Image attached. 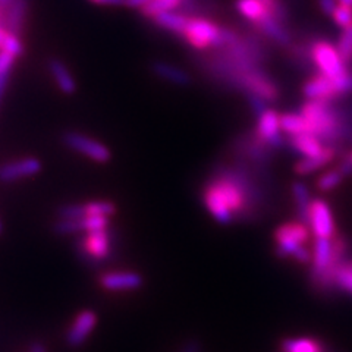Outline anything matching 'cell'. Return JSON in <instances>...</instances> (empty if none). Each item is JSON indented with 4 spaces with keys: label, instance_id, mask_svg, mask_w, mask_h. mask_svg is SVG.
<instances>
[{
    "label": "cell",
    "instance_id": "484cf974",
    "mask_svg": "<svg viewBox=\"0 0 352 352\" xmlns=\"http://www.w3.org/2000/svg\"><path fill=\"white\" fill-rule=\"evenodd\" d=\"M333 285L348 294H352V261H344L333 272Z\"/></svg>",
    "mask_w": 352,
    "mask_h": 352
},
{
    "label": "cell",
    "instance_id": "c3c4849f",
    "mask_svg": "<svg viewBox=\"0 0 352 352\" xmlns=\"http://www.w3.org/2000/svg\"><path fill=\"white\" fill-rule=\"evenodd\" d=\"M0 234H2V223H0Z\"/></svg>",
    "mask_w": 352,
    "mask_h": 352
},
{
    "label": "cell",
    "instance_id": "ac0fdd59",
    "mask_svg": "<svg viewBox=\"0 0 352 352\" xmlns=\"http://www.w3.org/2000/svg\"><path fill=\"white\" fill-rule=\"evenodd\" d=\"M151 69L154 75H157L159 78L169 81L170 84L179 85V87H186L191 82V76L186 74L184 69L178 68V66L166 63V62H154Z\"/></svg>",
    "mask_w": 352,
    "mask_h": 352
},
{
    "label": "cell",
    "instance_id": "7dc6e473",
    "mask_svg": "<svg viewBox=\"0 0 352 352\" xmlns=\"http://www.w3.org/2000/svg\"><path fill=\"white\" fill-rule=\"evenodd\" d=\"M91 2H93V3H97V5H98V2H100V0H91Z\"/></svg>",
    "mask_w": 352,
    "mask_h": 352
},
{
    "label": "cell",
    "instance_id": "603a6c76",
    "mask_svg": "<svg viewBox=\"0 0 352 352\" xmlns=\"http://www.w3.org/2000/svg\"><path fill=\"white\" fill-rule=\"evenodd\" d=\"M280 129L286 135H301L308 134V126L304 116L298 113H283L280 115Z\"/></svg>",
    "mask_w": 352,
    "mask_h": 352
},
{
    "label": "cell",
    "instance_id": "e0dca14e",
    "mask_svg": "<svg viewBox=\"0 0 352 352\" xmlns=\"http://www.w3.org/2000/svg\"><path fill=\"white\" fill-rule=\"evenodd\" d=\"M288 144L294 153L301 154L302 157H311L324 150V144L311 134H301L289 137Z\"/></svg>",
    "mask_w": 352,
    "mask_h": 352
},
{
    "label": "cell",
    "instance_id": "60d3db41",
    "mask_svg": "<svg viewBox=\"0 0 352 352\" xmlns=\"http://www.w3.org/2000/svg\"><path fill=\"white\" fill-rule=\"evenodd\" d=\"M30 352H46V346L41 342H34L30 346Z\"/></svg>",
    "mask_w": 352,
    "mask_h": 352
},
{
    "label": "cell",
    "instance_id": "1f68e13d",
    "mask_svg": "<svg viewBox=\"0 0 352 352\" xmlns=\"http://www.w3.org/2000/svg\"><path fill=\"white\" fill-rule=\"evenodd\" d=\"M332 18L336 22V25H339L340 28L348 27L349 24H352V8L338 3L335 12L332 14Z\"/></svg>",
    "mask_w": 352,
    "mask_h": 352
},
{
    "label": "cell",
    "instance_id": "4dcf8cb0",
    "mask_svg": "<svg viewBox=\"0 0 352 352\" xmlns=\"http://www.w3.org/2000/svg\"><path fill=\"white\" fill-rule=\"evenodd\" d=\"M344 178H345V176L342 173H340L338 169H333V170H330V172L322 175L320 178H318L317 188L320 190L322 192H329V191L335 190L336 186L344 181Z\"/></svg>",
    "mask_w": 352,
    "mask_h": 352
},
{
    "label": "cell",
    "instance_id": "ee69618b",
    "mask_svg": "<svg viewBox=\"0 0 352 352\" xmlns=\"http://www.w3.org/2000/svg\"><path fill=\"white\" fill-rule=\"evenodd\" d=\"M0 27H5V22H3V6H0Z\"/></svg>",
    "mask_w": 352,
    "mask_h": 352
},
{
    "label": "cell",
    "instance_id": "b9f144b4",
    "mask_svg": "<svg viewBox=\"0 0 352 352\" xmlns=\"http://www.w3.org/2000/svg\"><path fill=\"white\" fill-rule=\"evenodd\" d=\"M8 32H9V31H8L5 27H0V50H2V47H3V43H5V40H6Z\"/></svg>",
    "mask_w": 352,
    "mask_h": 352
},
{
    "label": "cell",
    "instance_id": "6da1fadb",
    "mask_svg": "<svg viewBox=\"0 0 352 352\" xmlns=\"http://www.w3.org/2000/svg\"><path fill=\"white\" fill-rule=\"evenodd\" d=\"M300 113L304 116L308 134L320 140L324 146L335 147L336 142L345 140L344 110L327 100H308Z\"/></svg>",
    "mask_w": 352,
    "mask_h": 352
},
{
    "label": "cell",
    "instance_id": "bcb514c9",
    "mask_svg": "<svg viewBox=\"0 0 352 352\" xmlns=\"http://www.w3.org/2000/svg\"><path fill=\"white\" fill-rule=\"evenodd\" d=\"M346 157H348V160L352 163V150H351V151L346 154Z\"/></svg>",
    "mask_w": 352,
    "mask_h": 352
},
{
    "label": "cell",
    "instance_id": "5bb4252c",
    "mask_svg": "<svg viewBox=\"0 0 352 352\" xmlns=\"http://www.w3.org/2000/svg\"><path fill=\"white\" fill-rule=\"evenodd\" d=\"M100 285L107 291H132L142 285V278L134 272H109L100 276Z\"/></svg>",
    "mask_w": 352,
    "mask_h": 352
},
{
    "label": "cell",
    "instance_id": "7402d4cb",
    "mask_svg": "<svg viewBox=\"0 0 352 352\" xmlns=\"http://www.w3.org/2000/svg\"><path fill=\"white\" fill-rule=\"evenodd\" d=\"M292 194L296 203V210H298V216L301 222L308 225V216H310V207H311V195L308 191L307 185L302 182H294L292 184Z\"/></svg>",
    "mask_w": 352,
    "mask_h": 352
},
{
    "label": "cell",
    "instance_id": "83f0119b",
    "mask_svg": "<svg viewBox=\"0 0 352 352\" xmlns=\"http://www.w3.org/2000/svg\"><path fill=\"white\" fill-rule=\"evenodd\" d=\"M78 225L81 232H100V230L109 229V217L103 216H84L78 219Z\"/></svg>",
    "mask_w": 352,
    "mask_h": 352
},
{
    "label": "cell",
    "instance_id": "8fae6325",
    "mask_svg": "<svg viewBox=\"0 0 352 352\" xmlns=\"http://www.w3.org/2000/svg\"><path fill=\"white\" fill-rule=\"evenodd\" d=\"M41 170V162L34 157L21 159L0 166V182H15Z\"/></svg>",
    "mask_w": 352,
    "mask_h": 352
},
{
    "label": "cell",
    "instance_id": "3957f363",
    "mask_svg": "<svg viewBox=\"0 0 352 352\" xmlns=\"http://www.w3.org/2000/svg\"><path fill=\"white\" fill-rule=\"evenodd\" d=\"M220 30L222 28L208 19L190 18L182 37L195 49L214 47L220 37Z\"/></svg>",
    "mask_w": 352,
    "mask_h": 352
},
{
    "label": "cell",
    "instance_id": "f546056e",
    "mask_svg": "<svg viewBox=\"0 0 352 352\" xmlns=\"http://www.w3.org/2000/svg\"><path fill=\"white\" fill-rule=\"evenodd\" d=\"M258 2H261L264 8L267 9V12L272 14L279 22H282L283 25L288 24L289 10L282 3V0H258Z\"/></svg>",
    "mask_w": 352,
    "mask_h": 352
},
{
    "label": "cell",
    "instance_id": "277c9868",
    "mask_svg": "<svg viewBox=\"0 0 352 352\" xmlns=\"http://www.w3.org/2000/svg\"><path fill=\"white\" fill-rule=\"evenodd\" d=\"M310 236V229L305 223H285L274 232L276 238V254L279 257L294 256V252L304 247Z\"/></svg>",
    "mask_w": 352,
    "mask_h": 352
},
{
    "label": "cell",
    "instance_id": "4fadbf2b",
    "mask_svg": "<svg viewBox=\"0 0 352 352\" xmlns=\"http://www.w3.org/2000/svg\"><path fill=\"white\" fill-rule=\"evenodd\" d=\"M97 322V316L93 311H82L74 320L71 329L68 330V335H66V342L69 346L76 348L81 346L87 336L93 332V329Z\"/></svg>",
    "mask_w": 352,
    "mask_h": 352
},
{
    "label": "cell",
    "instance_id": "7bdbcfd3",
    "mask_svg": "<svg viewBox=\"0 0 352 352\" xmlns=\"http://www.w3.org/2000/svg\"><path fill=\"white\" fill-rule=\"evenodd\" d=\"M336 2H338L339 5H345V6L352 8V0H336Z\"/></svg>",
    "mask_w": 352,
    "mask_h": 352
},
{
    "label": "cell",
    "instance_id": "ab89813d",
    "mask_svg": "<svg viewBox=\"0 0 352 352\" xmlns=\"http://www.w3.org/2000/svg\"><path fill=\"white\" fill-rule=\"evenodd\" d=\"M126 3V0H100L98 5H104V6H122Z\"/></svg>",
    "mask_w": 352,
    "mask_h": 352
},
{
    "label": "cell",
    "instance_id": "e575fe53",
    "mask_svg": "<svg viewBox=\"0 0 352 352\" xmlns=\"http://www.w3.org/2000/svg\"><path fill=\"white\" fill-rule=\"evenodd\" d=\"M247 98H248V103L251 106V110L254 112V115L258 118L261 116L266 110L269 109L267 107V100H264L263 97L257 96V94H252V93H248L247 94Z\"/></svg>",
    "mask_w": 352,
    "mask_h": 352
},
{
    "label": "cell",
    "instance_id": "9a60e30c",
    "mask_svg": "<svg viewBox=\"0 0 352 352\" xmlns=\"http://www.w3.org/2000/svg\"><path fill=\"white\" fill-rule=\"evenodd\" d=\"M257 27L264 36H267L274 43H278L279 46H291L292 44L291 32L286 30L282 22H279L269 12H266L260 18V21L257 22Z\"/></svg>",
    "mask_w": 352,
    "mask_h": 352
},
{
    "label": "cell",
    "instance_id": "f1b7e54d",
    "mask_svg": "<svg viewBox=\"0 0 352 352\" xmlns=\"http://www.w3.org/2000/svg\"><path fill=\"white\" fill-rule=\"evenodd\" d=\"M85 216H103L110 217L116 212V206L112 201H91L84 204Z\"/></svg>",
    "mask_w": 352,
    "mask_h": 352
},
{
    "label": "cell",
    "instance_id": "836d02e7",
    "mask_svg": "<svg viewBox=\"0 0 352 352\" xmlns=\"http://www.w3.org/2000/svg\"><path fill=\"white\" fill-rule=\"evenodd\" d=\"M60 219H81L85 216V207L82 204H66L59 207Z\"/></svg>",
    "mask_w": 352,
    "mask_h": 352
},
{
    "label": "cell",
    "instance_id": "ffe728a7",
    "mask_svg": "<svg viewBox=\"0 0 352 352\" xmlns=\"http://www.w3.org/2000/svg\"><path fill=\"white\" fill-rule=\"evenodd\" d=\"M49 71L53 76L54 82L58 84V87L65 94H74L76 90V82L74 80L72 74L69 69L59 60V59H52L49 62Z\"/></svg>",
    "mask_w": 352,
    "mask_h": 352
},
{
    "label": "cell",
    "instance_id": "d6986e66",
    "mask_svg": "<svg viewBox=\"0 0 352 352\" xmlns=\"http://www.w3.org/2000/svg\"><path fill=\"white\" fill-rule=\"evenodd\" d=\"M335 156H336V148L332 146H326L324 150L322 153L316 154V156L304 157L302 160H300L298 164L295 166V172L298 175L313 173L318 169H322L323 166H326L327 163L332 162Z\"/></svg>",
    "mask_w": 352,
    "mask_h": 352
},
{
    "label": "cell",
    "instance_id": "44dd1931",
    "mask_svg": "<svg viewBox=\"0 0 352 352\" xmlns=\"http://www.w3.org/2000/svg\"><path fill=\"white\" fill-rule=\"evenodd\" d=\"M188 16L179 14V12H163L157 16H154L153 21L156 22V25L163 28V30H168L170 32H175V34H179L182 36L186 24H188Z\"/></svg>",
    "mask_w": 352,
    "mask_h": 352
},
{
    "label": "cell",
    "instance_id": "74e56055",
    "mask_svg": "<svg viewBox=\"0 0 352 352\" xmlns=\"http://www.w3.org/2000/svg\"><path fill=\"white\" fill-rule=\"evenodd\" d=\"M336 169L346 178V176H351V175H352V163H351V162L348 160V157L345 156V157L342 159V162L339 163V166H338Z\"/></svg>",
    "mask_w": 352,
    "mask_h": 352
},
{
    "label": "cell",
    "instance_id": "d4e9b609",
    "mask_svg": "<svg viewBox=\"0 0 352 352\" xmlns=\"http://www.w3.org/2000/svg\"><path fill=\"white\" fill-rule=\"evenodd\" d=\"M236 9L242 16L254 24H257L260 18L267 12V9L258 0H238Z\"/></svg>",
    "mask_w": 352,
    "mask_h": 352
},
{
    "label": "cell",
    "instance_id": "4316f807",
    "mask_svg": "<svg viewBox=\"0 0 352 352\" xmlns=\"http://www.w3.org/2000/svg\"><path fill=\"white\" fill-rule=\"evenodd\" d=\"M336 49L342 58L344 63L346 66L352 65V24L348 27L342 28V32H340V37L338 40Z\"/></svg>",
    "mask_w": 352,
    "mask_h": 352
},
{
    "label": "cell",
    "instance_id": "cb8c5ba5",
    "mask_svg": "<svg viewBox=\"0 0 352 352\" xmlns=\"http://www.w3.org/2000/svg\"><path fill=\"white\" fill-rule=\"evenodd\" d=\"M283 352H324L320 342L310 338L286 339L282 344Z\"/></svg>",
    "mask_w": 352,
    "mask_h": 352
},
{
    "label": "cell",
    "instance_id": "7a4b0ae2",
    "mask_svg": "<svg viewBox=\"0 0 352 352\" xmlns=\"http://www.w3.org/2000/svg\"><path fill=\"white\" fill-rule=\"evenodd\" d=\"M308 53L318 74L332 80L340 96L352 94V71L344 63L335 44L318 40L311 44Z\"/></svg>",
    "mask_w": 352,
    "mask_h": 352
},
{
    "label": "cell",
    "instance_id": "ba28073f",
    "mask_svg": "<svg viewBox=\"0 0 352 352\" xmlns=\"http://www.w3.org/2000/svg\"><path fill=\"white\" fill-rule=\"evenodd\" d=\"M257 135L264 140L270 148H280L285 146V138L280 134V115L272 109H267L257 118Z\"/></svg>",
    "mask_w": 352,
    "mask_h": 352
},
{
    "label": "cell",
    "instance_id": "7c38bea8",
    "mask_svg": "<svg viewBox=\"0 0 352 352\" xmlns=\"http://www.w3.org/2000/svg\"><path fill=\"white\" fill-rule=\"evenodd\" d=\"M304 96L308 100H327L332 102L339 97V91L335 82L322 74H316L302 88Z\"/></svg>",
    "mask_w": 352,
    "mask_h": 352
},
{
    "label": "cell",
    "instance_id": "9c48e42d",
    "mask_svg": "<svg viewBox=\"0 0 352 352\" xmlns=\"http://www.w3.org/2000/svg\"><path fill=\"white\" fill-rule=\"evenodd\" d=\"M110 232L109 229L100 230V232L87 234L84 239L78 242V248L81 251V257L94 260H104L110 254Z\"/></svg>",
    "mask_w": 352,
    "mask_h": 352
},
{
    "label": "cell",
    "instance_id": "30bf717a",
    "mask_svg": "<svg viewBox=\"0 0 352 352\" xmlns=\"http://www.w3.org/2000/svg\"><path fill=\"white\" fill-rule=\"evenodd\" d=\"M203 200H204L207 210L212 213V216L217 220L219 223L229 225L234 222L235 216H234L232 210L229 208L225 197L222 195V192L219 191V188L214 185L213 181L207 184L206 190L203 192Z\"/></svg>",
    "mask_w": 352,
    "mask_h": 352
},
{
    "label": "cell",
    "instance_id": "52a82bcc",
    "mask_svg": "<svg viewBox=\"0 0 352 352\" xmlns=\"http://www.w3.org/2000/svg\"><path fill=\"white\" fill-rule=\"evenodd\" d=\"M235 148L244 154V156L254 162L257 166L261 164V166H266V164L272 160V154L269 151V146L264 142L263 138H260L257 135V132L254 134H247V135H242L236 140L235 142Z\"/></svg>",
    "mask_w": 352,
    "mask_h": 352
},
{
    "label": "cell",
    "instance_id": "8992f818",
    "mask_svg": "<svg viewBox=\"0 0 352 352\" xmlns=\"http://www.w3.org/2000/svg\"><path fill=\"white\" fill-rule=\"evenodd\" d=\"M308 226L316 238H333L336 234L332 208L324 200H313L308 216Z\"/></svg>",
    "mask_w": 352,
    "mask_h": 352
},
{
    "label": "cell",
    "instance_id": "f6af8a7d",
    "mask_svg": "<svg viewBox=\"0 0 352 352\" xmlns=\"http://www.w3.org/2000/svg\"><path fill=\"white\" fill-rule=\"evenodd\" d=\"M9 2H10V0H0V6H3V8H5Z\"/></svg>",
    "mask_w": 352,
    "mask_h": 352
},
{
    "label": "cell",
    "instance_id": "8d00e7d4",
    "mask_svg": "<svg viewBox=\"0 0 352 352\" xmlns=\"http://www.w3.org/2000/svg\"><path fill=\"white\" fill-rule=\"evenodd\" d=\"M318 5H320V9L326 15L332 16V14L335 12V9L338 6V2L336 0H318Z\"/></svg>",
    "mask_w": 352,
    "mask_h": 352
},
{
    "label": "cell",
    "instance_id": "5b68a950",
    "mask_svg": "<svg viewBox=\"0 0 352 352\" xmlns=\"http://www.w3.org/2000/svg\"><path fill=\"white\" fill-rule=\"evenodd\" d=\"M62 140L69 148L84 154L85 157L94 162L106 163L110 160V150L104 144H102V142H98L91 137L80 134V132L69 131L65 132Z\"/></svg>",
    "mask_w": 352,
    "mask_h": 352
},
{
    "label": "cell",
    "instance_id": "d590c367",
    "mask_svg": "<svg viewBox=\"0 0 352 352\" xmlns=\"http://www.w3.org/2000/svg\"><path fill=\"white\" fill-rule=\"evenodd\" d=\"M14 62H15V56L0 50V78L9 75V71L12 68Z\"/></svg>",
    "mask_w": 352,
    "mask_h": 352
},
{
    "label": "cell",
    "instance_id": "2e32d148",
    "mask_svg": "<svg viewBox=\"0 0 352 352\" xmlns=\"http://www.w3.org/2000/svg\"><path fill=\"white\" fill-rule=\"evenodd\" d=\"M27 10V2L25 0H10V2L3 8V22L5 28L12 32V34L19 36L22 31V25H24Z\"/></svg>",
    "mask_w": 352,
    "mask_h": 352
},
{
    "label": "cell",
    "instance_id": "d6a6232c",
    "mask_svg": "<svg viewBox=\"0 0 352 352\" xmlns=\"http://www.w3.org/2000/svg\"><path fill=\"white\" fill-rule=\"evenodd\" d=\"M2 52L12 54V56H15V58L21 56L22 52H24V47H22V43H21L19 37L16 34H12V32H8Z\"/></svg>",
    "mask_w": 352,
    "mask_h": 352
},
{
    "label": "cell",
    "instance_id": "f35d334b",
    "mask_svg": "<svg viewBox=\"0 0 352 352\" xmlns=\"http://www.w3.org/2000/svg\"><path fill=\"white\" fill-rule=\"evenodd\" d=\"M201 346L200 342H197V340H191V342L185 344L184 348L181 349V352H200Z\"/></svg>",
    "mask_w": 352,
    "mask_h": 352
}]
</instances>
